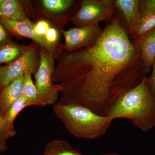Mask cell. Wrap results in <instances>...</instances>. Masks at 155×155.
<instances>
[{
	"instance_id": "obj_1",
	"label": "cell",
	"mask_w": 155,
	"mask_h": 155,
	"mask_svg": "<svg viewBox=\"0 0 155 155\" xmlns=\"http://www.w3.org/2000/svg\"><path fill=\"white\" fill-rule=\"evenodd\" d=\"M146 76L141 53L116 9L93 44L59 54L52 81L61 87L58 102L81 105L107 116L116 100Z\"/></svg>"
},
{
	"instance_id": "obj_2",
	"label": "cell",
	"mask_w": 155,
	"mask_h": 155,
	"mask_svg": "<svg viewBox=\"0 0 155 155\" xmlns=\"http://www.w3.org/2000/svg\"><path fill=\"white\" fill-rule=\"evenodd\" d=\"M107 116L113 121L128 119L143 132L155 127V97L148 86L147 76L139 84L119 97Z\"/></svg>"
},
{
	"instance_id": "obj_3",
	"label": "cell",
	"mask_w": 155,
	"mask_h": 155,
	"mask_svg": "<svg viewBox=\"0 0 155 155\" xmlns=\"http://www.w3.org/2000/svg\"><path fill=\"white\" fill-rule=\"evenodd\" d=\"M56 117L67 131L78 138L92 140L104 135L113 120L77 104L57 102L53 106Z\"/></svg>"
},
{
	"instance_id": "obj_4",
	"label": "cell",
	"mask_w": 155,
	"mask_h": 155,
	"mask_svg": "<svg viewBox=\"0 0 155 155\" xmlns=\"http://www.w3.org/2000/svg\"><path fill=\"white\" fill-rule=\"evenodd\" d=\"M39 67L35 74V86L38 94L39 107L54 105L58 101L61 87L52 81L54 68V57L45 48L41 47Z\"/></svg>"
},
{
	"instance_id": "obj_5",
	"label": "cell",
	"mask_w": 155,
	"mask_h": 155,
	"mask_svg": "<svg viewBox=\"0 0 155 155\" xmlns=\"http://www.w3.org/2000/svg\"><path fill=\"white\" fill-rule=\"evenodd\" d=\"M116 11L114 0H82L71 21L77 27L97 25L110 21Z\"/></svg>"
},
{
	"instance_id": "obj_6",
	"label": "cell",
	"mask_w": 155,
	"mask_h": 155,
	"mask_svg": "<svg viewBox=\"0 0 155 155\" xmlns=\"http://www.w3.org/2000/svg\"><path fill=\"white\" fill-rule=\"evenodd\" d=\"M40 58L34 48L24 50L21 56L8 65L0 67V91L20 75L26 72L35 74L39 67Z\"/></svg>"
},
{
	"instance_id": "obj_7",
	"label": "cell",
	"mask_w": 155,
	"mask_h": 155,
	"mask_svg": "<svg viewBox=\"0 0 155 155\" xmlns=\"http://www.w3.org/2000/svg\"><path fill=\"white\" fill-rule=\"evenodd\" d=\"M103 31L99 24L63 30L65 38L64 48L67 52H71L89 46L96 41Z\"/></svg>"
},
{
	"instance_id": "obj_8",
	"label": "cell",
	"mask_w": 155,
	"mask_h": 155,
	"mask_svg": "<svg viewBox=\"0 0 155 155\" xmlns=\"http://www.w3.org/2000/svg\"><path fill=\"white\" fill-rule=\"evenodd\" d=\"M0 17L3 24L10 31L20 36L33 40L39 44L41 47L45 48L54 57L57 55V47L55 45L48 42L45 36H40L37 34L34 30L35 24L29 19L16 21L3 16Z\"/></svg>"
},
{
	"instance_id": "obj_9",
	"label": "cell",
	"mask_w": 155,
	"mask_h": 155,
	"mask_svg": "<svg viewBox=\"0 0 155 155\" xmlns=\"http://www.w3.org/2000/svg\"><path fill=\"white\" fill-rule=\"evenodd\" d=\"M132 42L141 53L146 74H150L155 59V28Z\"/></svg>"
},
{
	"instance_id": "obj_10",
	"label": "cell",
	"mask_w": 155,
	"mask_h": 155,
	"mask_svg": "<svg viewBox=\"0 0 155 155\" xmlns=\"http://www.w3.org/2000/svg\"><path fill=\"white\" fill-rule=\"evenodd\" d=\"M23 75H20L0 91V114L4 116L11 105L22 95Z\"/></svg>"
},
{
	"instance_id": "obj_11",
	"label": "cell",
	"mask_w": 155,
	"mask_h": 155,
	"mask_svg": "<svg viewBox=\"0 0 155 155\" xmlns=\"http://www.w3.org/2000/svg\"><path fill=\"white\" fill-rule=\"evenodd\" d=\"M140 0H116L115 6L124 18L128 31L141 17L140 12Z\"/></svg>"
},
{
	"instance_id": "obj_12",
	"label": "cell",
	"mask_w": 155,
	"mask_h": 155,
	"mask_svg": "<svg viewBox=\"0 0 155 155\" xmlns=\"http://www.w3.org/2000/svg\"><path fill=\"white\" fill-rule=\"evenodd\" d=\"M28 107L26 100L23 96L17 99L2 116L4 124L8 130L14 136L16 134L14 127V122L16 117L25 108Z\"/></svg>"
},
{
	"instance_id": "obj_13",
	"label": "cell",
	"mask_w": 155,
	"mask_h": 155,
	"mask_svg": "<svg viewBox=\"0 0 155 155\" xmlns=\"http://www.w3.org/2000/svg\"><path fill=\"white\" fill-rule=\"evenodd\" d=\"M0 12L4 14V17L14 21L28 19L20 2L17 0H4L0 6Z\"/></svg>"
},
{
	"instance_id": "obj_14",
	"label": "cell",
	"mask_w": 155,
	"mask_h": 155,
	"mask_svg": "<svg viewBox=\"0 0 155 155\" xmlns=\"http://www.w3.org/2000/svg\"><path fill=\"white\" fill-rule=\"evenodd\" d=\"M43 155H83L73 149L63 139H54L48 143Z\"/></svg>"
},
{
	"instance_id": "obj_15",
	"label": "cell",
	"mask_w": 155,
	"mask_h": 155,
	"mask_svg": "<svg viewBox=\"0 0 155 155\" xmlns=\"http://www.w3.org/2000/svg\"><path fill=\"white\" fill-rule=\"evenodd\" d=\"M155 28V13L141 17L130 30L129 37L132 40L144 35Z\"/></svg>"
},
{
	"instance_id": "obj_16",
	"label": "cell",
	"mask_w": 155,
	"mask_h": 155,
	"mask_svg": "<svg viewBox=\"0 0 155 155\" xmlns=\"http://www.w3.org/2000/svg\"><path fill=\"white\" fill-rule=\"evenodd\" d=\"M22 96L26 99L28 107L38 106L37 89L32 81L31 73L30 72H25L23 75Z\"/></svg>"
},
{
	"instance_id": "obj_17",
	"label": "cell",
	"mask_w": 155,
	"mask_h": 155,
	"mask_svg": "<svg viewBox=\"0 0 155 155\" xmlns=\"http://www.w3.org/2000/svg\"><path fill=\"white\" fill-rule=\"evenodd\" d=\"M24 50L13 44L5 45L0 47V64L11 63L21 56Z\"/></svg>"
},
{
	"instance_id": "obj_18",
	"label": "cell",
	"mask_w": 155,
	"mask_h": 155,
	"mask_svg": "<svg viewBox=\"0 0 155 155\" xmlns=\"http://www.w3.org/2000/svg\"><path fill=\"white\" fill-rule=\"evenodd\" d=\"M72 0H43L42 4L45 9L53 13L63 12L73 4Z\"/></svg>"
},
{
	"instance_id": "obj_19",
	"label": "cell",
	"mask_w": 155,
	"mask_h": 155,
	"mask_svg": "<svg viewBox=\"0 0 155 155\" xmlns=\"http://www.w3.org/2000/svg\"><path fill=\"white\" fill-rule=\"evenodd\" d=\"M14 136V134L6 128L3 121L2 116L0 114V152L5 150L7 149V140Z\"/></svg>"
},
{
	"instance_id": "obj_20",
	"label": "cell",
	"mask_w": 155,
	"mask_h": 155,
	"mask_svg": "<svg viewBox=\"0 0 155 155\" xmlns=\"http://www.w3.org/2000/svg\"><path fill=\"white\" fill-rule=\"evenodd\" d=\"M140 12L141 17L155 13V0L140 1Z\"/></svg>"
},
{
	"instance_id": "obj_21",
	"label": "cell",
	"mask_w": 155,
	"mask_h": 155,
	"mask_svg": "<svg viewBox=\"0 0 155 155\" xmlns=\"http://www.w3.org/2000/svg\"><path fill=\"white\" fill-rule=\"evenodd\" d=\"M50 28L48 22L44 20H40L34 25L35 32L37 34L41 36H45Z\"/></svg>"
},
{
	"instance_id": "obj_22",
	"label": "cell",
	"mask_w": 155,
	"mask_h": 155,
	"mask_svg": "<svg viewBox=\"0 0 155 155\" xmlns=\"http://www.w3.org/2000/svg\"><path fill=\"white\" fill-rule=\"evenodd\" d=\"M147 81L150 90L155 97V59L152 67L151 74L149 77L147 76Z\"/></svg>"
},
{
	"instance_id": "obj_23",
	"label": "cell",
	"mask_w": 155,
	"mask_h": 155,
	"mask_svg": "<svg viewBox=\"0 0 155 155\" xmlns=\"http://www.w3.org/2000/svg\"><path fill=\"white\" fill-rule=\"evenodd\" d=\"M46 39L50 43L55 44L58 41V31L55 28H50L48 30L47 32L45 35Z\"/></svg>"
},
{
	"instance_id": "obj_24",
	"label": "cell",
	"mask_w": 155,
	"mask_h": 155,
	"mask_svg": "<svg viewBox=\"0 0 155 155\" xmlns=\"http://www.w3.org/2000/svg\"><path fill=\"white\" fill-rule=\"evenodd\" d=\"M7 32L3 25L0 23V45L6 42L7 39Z\"/></svg>"
},
{
	"instance_id": "obj_25",
	"label": "cell",
	"mask_w": 155,
	"mask_h": 155,
	"mask_svg": "<svg viewBox=\"0 0 155 155\" xmlns=\"http://www.w3.org/2000/svg\"><path fill=\"white\" fill-rule=\"evenodd\" d=\"M101 155H119L116 153H110L104 154Z\"/></svg>"
},
{
	"instance_id": "obj_26",
	"label": "cell",
	"mask_w": 155,
	"mask_h": 155,
	"mask_svg": "<svg viewBox=\"0 0 155 155\" xmlns=\"http://www.w3.org/2000/svg\"><path fill=\"white\" fill-rule=\"evenodd\" d=\"M3 1H4V0H0V6H1V5H2V3Z\"/></svg>"
},
{
	"instance_id": "obj_27",
	"label": "cell",
	"mask_w": 155,
	"mask_h": 155,
	"mask_svg": "<svg viewBox=\"0 0 155 155\" xmlns=\"http://www.w3.org/2000/svg\"><path fill=\"white\" fill-rule=\"evenodd\" d=\"M0 16H3V17L4 16V14L2 13H1V12H0Z\"/></svg>"
},
{
	"instance_id": "obj_28",
	"label": "cell",
	"mask_w": 155,
	"mask_h": 155,
	"mask_svg": "<svg viewBox=\"0 0 155 155\" xmlns=\"http://www.w3.org/2000/svg\"></svg>"
}]
</instances>
